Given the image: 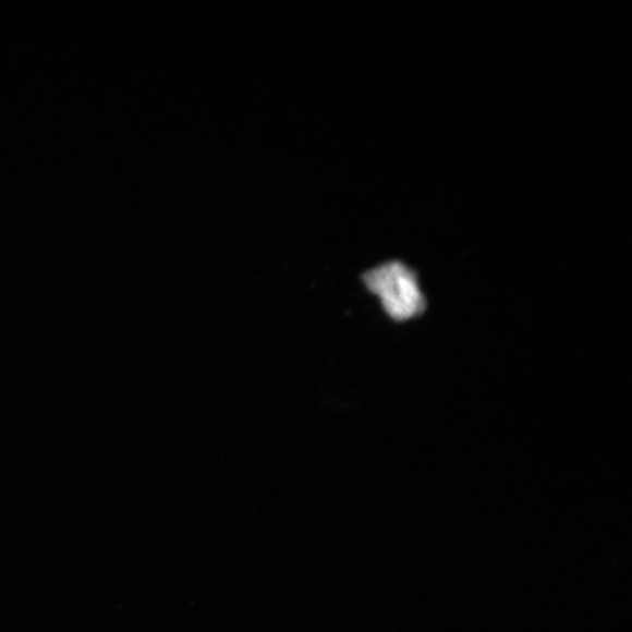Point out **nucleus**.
I'll return each mask as SVG.
<instances>
[{
	"label": "nucleus",
	"mask_w": 632,
	"mask_h": 632,
	"mask_svg": "<svg viewBox=\"0 0 632 632\" xmlns=\"http://www.w3.org/2000/svg\"><path fill=\"white\" fill-rule=\"evenodd\" d=\"M363 282L393 320L414 319L425 309L417 274L402 262H387L372 268L363 276Z\"/></svg>",
	"instance_id": "nucleus-1"
}]
</instances>
